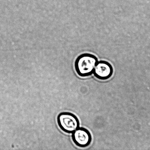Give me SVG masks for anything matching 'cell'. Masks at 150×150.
Returning <instances> with one entry per match:
<instances>
[{
  "label": "cell",
  "instance_id": "1",
  "mask_svg": "<svg viewBox=\"0 0 150 150\" xmlns=\"http://www.w3.org/2000/svg\"><path fill=\"white\" fill-rule=\"evenodd\" d=\"M98 62L95 55L90 53L81 54L76 58L75 62L76 72L81 77L90 76L93 73Z\"/></svg>",
  "mask_w": 150,
  "mask_h": 150
},
{
  "label": "cell",
  "instance_id": "2",
  "mask_svg": "<svg viewBox=\"0 0 150 150\" xmlns=\"http://www.w3.org/2000/svg\"><path fill=\"white\" fill-rule=\"evenodd\" d=\"M57 121L61 130L67 133H73L80 125L77 117L70 112L60 113L57 117Z\"/></svg>",
  "mask_w": 150,
  "mask_h": 150
},
{
  "label": "cell",
  "instance_id": "3",
  "mask_svg": "<svg viewBox=\"0 0 150 150\" xmlns=\"http://www.w3.org/2000/svg\"><path fill=\"white\" fill-rule=\"evenodd\" d=\"M72 139L76 146L85 148L90 144L92 137L90 132L86 128L79 127L73 132Z\"/></svg>",
  "mask_w": 150,
  "mask_h": 150
},
{
  "label": "cell",
  "instance_id": "4",
  "mask_svg": "<svg viewBox=\"0 0 150 150\" xmlns=\"http://www.w3.org/2000/svg\"><path fill=\"white\" fill-rule=\"evenodd\" d=\"M114 70L112 66L108 62L105 61H98L93 72L94 76L97 79L105 80L112 76Z\"/></svg>",
  "mask_w": 150,
  "mask_h": 150
}]
</instances>
